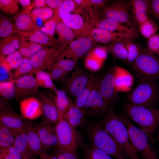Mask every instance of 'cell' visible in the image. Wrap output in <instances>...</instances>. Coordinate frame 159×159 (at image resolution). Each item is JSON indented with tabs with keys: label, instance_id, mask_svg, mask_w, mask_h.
<instances>
[{
	"label": "cell",
	"instance_id": "6da1fadb",
	"mask_svg": "<svg viewBox=\"0 0 159 159\" xmlns=\"http://www.w3.org/2000/svg\"><path fill=\"white\" fill-rule=\"evenodd\" d=\"M105 115L99 123L114 139L127 159H140L132 146L126 126L113 107H108Z\"/></svg>",
	"mask_w": 159,
	"mask_h": 159
},
{
	"label": "cell",
	"instance_id": "7a4b0ae2",
	"mask_svg": "<svg viewBox=\"0 0 159 159\" xmlns=\"http://www.w3.org/2000/svg\"><path fill=\"white\" fill-rule=\"evenodd\" d=\"M83 128L92 145L115 159H127L114 139L99 122L87 121Z\"/></svg>",
	"mask_w": 159,
	"mask_h": 159
},
{
	"label": "cell",
	"instance_id": "3957f363",
	"mask_svg": "<svg viewBox=\"0 0 159 159\" xmlns=\"http://www.w3.org/2000/svg\"><path fill=\"white\" fill-rule=\"evenodd\" d=\"M127 129L130 140L135 151L143 159H158L154 144L155 138L135 126L124 114H118Z\"/></svg>",
	"mask_w": 159,
	"mask_h": 159
},
{
	"label": "cell",
	"instance_id": "277c9868",
	"mask_svg": "<svg viewBox=\"0 0 159 159\" xmlns=\"http://www.w3.org/2000/svg\"><path fill=\"white\" fill-rule=\"evenodd\" d=\"M123 109L126 116L137 123L140 129L153 136L159 125V109L126 102L123 104Z\"/></svg>",
	"mask_w": 159,
	"mask_h": 159
},
{
	"label": "cell",
	"instance_id": "5b68a950",
	"mask_svg": "<svg viewBox=\"0 0 159 159\" xmlns=\"http://www.w3.org/2000/svg\"><path fill=\"white\" fill-rule=\"evenodd\" d=\"M159 98V87L157 81L144 80L127 96L128 103L132 105L155 108Z\"/></svg>",
	"mask_w": 159,
	"mask_h": 159
},
{
	"label": "cell",
	"instance_id": "8992f818",
	"mask_svg": "<svg viewBox=\"0 0 159 159\" xmlns=\"http://www.w3.org/2000/svg\"><path fill=\"white\" fill-rule=\"evenodd\" d=\"M130 65L139 82L144 80L157 81L159 79V57L147 49H143Z\"/></svg>",
	"mask_w": 159,
	"mask_h": 159
},
{
	"label": "cell",
	"instance_id": "52a82bcc",
	"mask_svg": "<svg viewBox=\"0 0 159 159\" xmlns=\"http://www.w3.org/2000/svg\"><path fill=\"white\" fill-rule=\"evenodd\" d=\"M64 48L58 44L51 48L45 47L32 55L29 62L36 74L45 69L49 70L57 62L64 59Z\"/></svg>",
	"mask_w": 159,
	"mask_h": 159
},
{
	"label": "cell",
	"instance_id": "ba28073f",
	"mask_svg": "<svg viewBox=\"0 0 159 159\" xmlns=\"http://www.w3.org/2000/svg\"><path fill=\"white\" fill-rule=\"evenodd\" d=\"M97 18L112 19L130 28H134L129 1L118 0L108 4L100 11Z\"/></svg>",
	"mask_w": 159,
	"mask_h": 159
},
{
	"label": "cell",
	"instance_id": "9c48e42d",
	"mask_svg": "<svg viewBox=\"0 0 159 159\" xmlns=\"http://www.w3.org/2000/svg\"><path fill=\"white\" fill-rule=\"evenodd\" d=\"M55 130L58 142L55 149L76 151L82 145L79 134L64 117L56 123Z\"/></svg>",
	"mask_w": 159,
	"mask_h": 159
},
{
	"label": "cell",
	"instance_id": "30bf717a",
	"mask_svg": "<svg viewBox=\"0 0 159 159\" xmlns=\"http://www.w3.org/2000/svg\"><path fill=\"white\" fill-rule=\"evenodd\" d=\"M95 19L84 14L77 7L61 21L74 32L76 38H78L89 35L95 29Z\"/></svg>",
	"mask_w": 159,
	"mask_h": 159
},
{
	"label": "cell",
	"instance_id": "8fae6325",
	"mask_svg": "<svg viewBox=\"0 0 159 159\" xmlns=\"http://www.w3.org/2000/svg\"><path fill=\"white\" fill-rule=\"evenodd\" d=\"M115 67L106 71L98 82V89L108 107H114L118 102L120 97L115 85Z\"/></svg>",
	"mask_w": 159,
	"mask_h": 159
},
{
	"label": "cell",
	"instance_id": "7c38bea8",
	"mask_svg": "<svg viewBox=\"0 0 159 159\" xmlns=\"http://www.w3.org/2000/svg\"><path fill=\"white\" fill-rule=\"evenodd\" d=\"M98 81L82 109L87 117H102L105 115L108 107L107 103L99 92Z\"/></svg>",
	"mask_w": 159,
	"mask_h": 159
},
{
	"label": "cell",
	"instance_id": "4fadbf2b",
	"mask_svg": "<svg viewBox=\"0 0 159 159\" xmlns=\"http://www.w3.org/2000/svg\"><path fill=\"white\" fill-rule=\"evenodd\" d=\"M26 121L22 115L17 113L11 107L8 101L0 97V124L11 129L21 130Z\"/></svg>",
	"mask_w": 159,
	"mask_h": 159
},
{
	"label": "cell",
	"instance_id": "5bb4252c",
	"mask_svg": "<svg viewBox=\"0 0 159 159\" xmlns=\"http://www.w3.org/2000/svg\"><path fill=\"white\" fill-rule=\"evenodd\" d=\"M90 73L84 69L79 67L74 70L69 77L65 80L64 90L68 95L75 99L87 84Z\"/></svg>",
	"mask_w": 159,
	"mask_h": 159
},
{
	"label": "cell",
	"instance_id": "9a60e30c",
	"mask_svg": "<svg viewBox=\"0 0 159 159\" xmlns=\"http://www.w3.org/2000/svg\"><path fill=\"white\" fill-rule=\"evenodd\" d=\"M95 47V42L88 36L77 38L64 48L65 57L77 61Z\"/></svg>",
	"mask_w": 159,
	"mask_h": 159
},
{
	"label": "cell",
	"instance_id": "2e32d148",
	"mask_svg": "<svg viewBox=\"0 0 159 159\" xmlns=\"http://www.w3.org/2000/svg\"><path fill=\"white\" fill-rule=\"evenodd\" d=\"M15 90V97L21 101L37 93L38 86L33 73L30 72L13 80Z\"/></svg>",
	"mask_w": 159,
	"mask_h": 159
},
{
	"label": "cell",
	"instance_id": "e0dca14e",
	"mask_svg": "<svg viewBox=\"0 0 159 159\" xmlns=\"http://www.w3.org/2000/svg\"><path fill=\"white\" fill-rule=\"evenodd\" d=\"M55 124L42 119L39 123L34 125L46 150L57 146Z\"/></svg>",
	"mask_w": 159,
	"mask_h": 159
},
{
	"label": "cell",
	"instance_id": "ac0fdd59",
	"mask_svg": "<svg viewBox=\"0 0 159 159\" xmlns=\"http://www.w3.org/2000/svg\"><path fill=\"white\" fill-rule=\"evenodd\" d=\"M88 36L95 42L107 45L114 41L127 38L135 39L138 37V33L115 32L100 28H95Z\"/></svg>",
	"mask_w": 159,
	"mask_h": 159
},
{
	"label": "cell",
	"instance_id": "d6986e66",
	"mask_svg": "<svg viewBox=\"0 0 159 159\" xmlns=\"http://www.w3.org/2000/svg\"><path fill=\"white\" fill-rule=\"evenodd\" d=\"M38 96L42 105V119L56 123L63 117V115L47 93L42 92Z\"/></svg>",
	"mask_w": 159,
	"mask_h": 159
},
{
	"label": "cell",
	"instance_id": "ffe728a7",
	"mask_svg": "<svg viewBox=\"0 0 159 159\" xmlns=\"http://www.w3.org/2000/svg\"><path fill=\"white\" fill-rule=\"evenodd\" d=\"M19 102L21 114L25 119H34L42 115V105L39 99L31 97Z\"/></svg>",
	"mask_w": 159,
	"mask_h": 159
},
{
	"label": "cell",
	"instance_id": "44dd1931",
	"mask_svg": "<svg viewBox=\"0 0 159 159\" xmlns=\"http://www.w3.org/2000/svg\"><path fill=\"white\" fill-rule=\"evenodd\" d=\"M129 2L132 21L139 25L150 18L149 0H130Z\"/></svg>",
	"mask_w": 159,
	"mask_h": 159
},
{
	"label": "cell",
	"instance_id": "7402d4cb",
	"mask_svg": "<svg viewBox=\"0 0 159 159\" xmlns=\"http://www.w3.org/2000/svg\"><path fill=\"white\" fill-rule=\"evenodd\" d=\"M23 129L28 136L31 149L34 155L40 156L46 154V150L34 125L26 121Z\"/></svg>",
	"mask_w": 159,
	"mask_h": 159
},
{
	"label": "cell",
	"instance_id": "603a6c76",
	"mask_svg": "<svg viewBox=\"0 0 159 159\" xmlns=\"http://www.w3.org/2000/svg\"><path fill=\"white\" fill-rule=\"evenodd\" d=\"M107 52L102 46L94 47L88 53L85 59L86 68L93 71L99 70L107 57Z\"/></svg>",
	"mask_w": 159,
	"mask_h": 159
},
{
	"label": "cell",
	"instance_id": "cb8c5ba5",
	"mask_svg": "<svg viewBox=\"0 0 159 159\" xmlns=\"http://www.w3.org/2000/svg\"><path fill=\"white\" fill-rule=\"evenodd\" d=\"M95 28H100L115 32L138 33L136 28L128 27L114 20L108 19H95Z\"/></svg>",
	"mask_w": 159,
	"mask_h": 159
},
{
	"label": "cell",
	"instance_id": "d4e9b609",
	"mask_svg": "<svg viewBox=\"0 0 159 159\" xmlns=\"http://www.w3.org/2000/svg\"><path fill=\"white\" fill-rule=\"evenodd\" d=\"M15 32L19 39L18 51L24 58L29 59L34 54L47 46L26 40L14 24Z\"/></svg>",
	"mask_w": 159,
	"mask_h": 159
},
{
	"label": "cell",
	"instance_id": "484cf974",
	"mask_svg": "<svg viewBox=\"0 0 159 159\" xmlns=\"http://www.w3.org/2000/svg\"><path fill=\"white\" fill-rule=\"evenodd\" d=\"M14 19L15 26L21 32L30 33L40 29L25 10L16 13Z\"/></svg>",
	"mask_w": 159,
	"mask_h": 159
},
{
	"label": "cell",
	"instance_id": "4316f807",
	"mask_svg": "<svg viewBox=\"0 0 159 159\" xmlns=\"http://www.w3.org/2000/svg\"><path fill=\"white\" fill-rule=\"evenodd\" d=\"M54 91V93L51 92L47 93L59 110L64 116L67 113L72 106L73 102L64 90L57 88Z\"/></svg>",
	"mask_w": 159,
	"mask_h": 159
},
{
	"label": "cell",
	"instance_id": "83f0119b",
	"mask_svg": "<svg viewBox=\"0 0 159 159\" xmlns=\"http://www.w3.org/2000/svg\"><path fill=\"white\" fill-rule=\"evenodd\" d=\"M13 146L23 159H31L34 156L31 149L28 136L23 129L16 136Z\"/></svg>",
	"mask_w": 159,
	"mask_h": 159
},
{
	"label": "cell",
	"instance_id": "f1b7e54d",
	"mask_svg": "<svg viewBox=\"0 0 159 159\" xmlns=\"http://www.w3.org/2000/svg\"><path fill=\"white\" fill-rule=\"evenodd\" d=\"M63 117L68 123L75 129L78 127L83 128L87 122L84 110L73 105Z\"/></svg>",
	"mask_w": 159,
	"mask_h": 159
},
{
	"label": "cell",
	"instance_id": "f546056e",
	"mask_svg": "<svg viewBox=\"0 0 159 159\" xmlns=\"http://www.w3.org/2000/svg\"><path fill=\"white\" fill-rule=\"evenodd\" d=\"M19 30L27 40L47 47L55 46L58 44V39L48 35L40 29L30 33L24 32Z\"/></svg>",
	"mask_w": 159,
	"mask_h": 159
},
{
	"label": "cell",
	"instance_id": "4dcf8cb0",
	"mask_svg": "<svg viewBox=\"0 0 159 159\" xmlns=\"http://www.w3.org/2000/svg\"><path fill=\"white\" fill-rule=\"evenodd\" d=\"M55 30L59 36L58 44L63 48H66L76 38L74 32L61 21L57 22Z\"/></svg>",
	"mask_w": 159,
	"mask_h": 159
},
{
	"label": "cell",
	"instance_id": "1f68e13d",
	"mask_svg": "<svg viewBox=\"0 0 159 159\" xmlns=\"http://www.w3.org/2000/svg\"><path fill=\"white\" fill-rule=\"evenodd\" d=\"M100 77L97 75L90 73L88 81L80 95L75 99L73 105L82 109L87 100Z\"/></svg>",
	"mask_w": 159,
	"mask_h": 159
},
{
	"label": "cell",
	"instance_id": "d6a6232c",
	"mask_svg": "<svg viewBox=\"0 0 159 159\" xmlns=\"http://www.w3.org/2000/svg\"><path fill=\"white\" fill-rule=\"evenodd\" d=\"M122 40L115 41L102 47L107 52L111 54L114 59L127 62V52Z\"/></svg>",
	"mask_w": 159,
	"mask_h": 159
},
{
	"label": "cell",
	"instance_id": "836d02e7",
	"mask_svg": "<svg viewBox=\"0 0 159 159\" xmlns=\"http://www.w3.org/2000/svg\"><path fill=\"white\" fill-rule=\"evenodd\" d=\"M115 85L116 90H122L123 88L129 89L132 85L131 76L127 71L122 67L115 65Z\"/></svg>",
	"mask_w": 159,
	"mask_h": 159
},
{
	"label": "cell",
	"instance_id": "e575fe53",
	"mask_svg": "<svg viewBox=\"0 0 159 159\" xmlns=\"http://www.w3.org/2000/svg\"><path fill=\"white\" fill-rule=\"evenodd\" d=\"M22 130L11 129L0 124V148L13 146L16 136Z\"/></svg>",
	"mask_w": 159,
	"mask_h": 159
},
{
	"label": "cell",
	"instance_id": "d590c367",
	"mask_svg": "<svg viewBox=\"0 0 159 159\" xmlns=\"http://www.w3.org/2000/svg\"><path fill=\"white\" fill-rule=\"evenodd\" d=\"M19 46V39L17 34L2 38L0 42V55H8L18 49Z\"/></svg>",
	"mask_w": 159,
	"mask_h": 159
},
{
	"label": "cell",
	"instance_id": "8d00e7d4",
	"mask_svg": "<svg viewBox=\"0 0 159 159\" xmlns=\"http://www.w3.org/2000/svg\"><path fill=\"white\" fill-rule=\"evenodd\" d=\"M133 39L127 38L122 40L127 52V62L130 64L135 60L143 50L140 46L133 41Z\"/></svg>",
	"mask_w": 159,
	"mask_h": 159
},
{
	"label": "cell",
	"instance_id": "74e56055",
	"mask_svg": "<svg viewBox=\"0 0 159 159\" xmlns=\"http://www.w3.org/2000/svg\"><path fill=\"white\" fill-rule=\"evenodd\" d=\"M84 148L85 159H114L92 145H86Z\"/></svg>",
	"mask_w": 159,
	"mask_h": 159
},
{
	"label": "cell",
	"instance_id": "f35d334b",
	"mask_svg": "<svg viewBox=\"0 0 159 159\" xmlns=\"http://www.w3.org/2000/svg\"><path fill=\"white\" fill-rule=\"evenodd\" d=\"M35 74V78L39 87L50 89L53 91L57 89L49 73L42 71L37 72Z\"/></svg>",
	"mask_w": 159,
	"mask_h": 159
},
{
	"label": "cell",
	"instance_id": "ab89813d",
	"mask_svg": "<svg viewBox=\"0 0 159 159\" xmlns=\"http://www.w3.org/2000/svg\"><path fill=\"white\" fill-rule=\"evenodd\" d=\"M138 26L141 34L148 39L156 34L159 29L154 21L150 18Z\"/></svg>",
	"mask_w": 159,
	"mask_h": 159
},
{
	"label": "cell",
	"instance_id": "60d3db41",
	"mask_svg": "<svg viewBox=\"0 0 159 159\" xmlns=\"http://www.w3.org/2000/svg\"><path fill=\"white\" fill-rule=\"evenodd\" d=\"M11 20L4 15L0 16V37L2 39L9 37L15 32Z\"/></svg>",
	"mask_w": 159,
	"mask_h": 159
},
{
	"label": "cell",
	"instance_id": "b9f144b4",
	"mask_svg": "<svg viewBox=\"0 0 159 159\" xmlns=\"http://www.w3.org/2000/svg\"><path fill=\"white\" fill-rule=\"evenodd\" d=\"M6 61L5 56H0V82H7L13 81V73Z\"/></svg>",
	"mask_w": 159,
	"mask_h": 159
},
{
	"label": "cell",
	"instance_id": "7bdbcfd3",
	"mask_svg": "<svg viewBox=\"0 0 159 159\" xmlns=\"http://www.w3.org/2000/svg\"><path fill=\"white\" fill-rule=\"evenodd\" d=\"M55 10L50 7H44L35 9L31 11L29 16L34 23L37 18L46 20L51 18L54 15Z\"/></svg>",
	"mask_w": 159,
	"mask_h": 159
},
{
	"label": "cell",
	"instance_id": "ee69618b",
	"mask_svg": "<svg viewBox=\"0 0 159 159\" xmlns=\"http://www.w3.org/2000/svg\"><path fill=\"white\" fill-rule=\"evenodd\" d=\"M77 7L74 0H64L57 9L58 16L61 20L72 13Z\"/></svg>",
	"mask_w": 159,
	"mask_h": 159
},
{
	"label": "cell",
	"instance_id": "f6af8a7d",
	"mask_svg": "<svg viewBox=\"0 0 159 159\" xmlns=\"http://www.w3.org/2000/svg\"><path fill=\"white\" fill-rule=\"evenodd\" d=\"M57 9L55 10L53 16L48 20L46 21L43 26L39 27L40 30L52 37H53L55 32L57 22L61 21L57 14Z\"/></svg>",
	"mask_w": 159,
	"mask_h": 159
},
{
	"label": "cell",
	"instance_id": "bcb514c9",
	"mask_svg": "<svg viewBox=\"0 0 159 159\" xmlns=\"http://www.w3.org/2000/svg\"><path fill=\"white\" fill-rule=\"evenodd\" d=\"M0 95L1 97L8 101L15 96V90L13 80L0 82Z\"/></svg>",
	"mask_w": 159,
	"mask_h": 159
},
{
	"label": "cell",
	"instance_id": "7dc6e473",
	"mask_svg": "<svg viewBox=\"0 0 159 159\" xmlns=\"http://www.w3.org/2000/svg\"><path fill=\"white\" fill-rule=\"evenodd\" d=\"M33 68L30 64L29 59L24 58L22 62L13 72L12 80H14L32 72Z\"/></svg>",
	"mask_w": 159,
	"mask_h": 159
},
{
	"label": "cell",
	"instance_id": "c3c4849f",
	"mask_svg": "<svg viewBox=\"0 0 159 159\" xmlns=\"http://www.w3.org/2000/svg\"><path fill=\"white\" fill-rule=\"evenodd\" d=\"M0 8L6 14H16L19 10V3L17 0H0Z\"/></svg>",
	"mask_w": 159,
	"mask_h": 159
},
{
	"label": "cell",
	"instance_id": "681fc988",
	"mask_svg": "<svg viewBox=\"0 0 159 159\" xmlns=\"http://www.w3.org/2000/svg\"><path fill=\"white\" fill-rule=\"evenodd\" d=\"M0 158L3 159H23L21 155L12 146L0 148Z\"/></svg>",
	"mask_w": 159,
	"mask_h": 159
},
{
	"label": "cell",
	"instance_id": "f907efd6",
	"mask_svg": "<svg viewBox=\"0 0 159 159\" xmlns=\"http://www.w3.org/2000/svg\"><path fill=\"white\" fill-rule=\"evenodd\" d=\"M77 61L71 59L67 58L59 61L54 64L53 66H56L60 68L67 74L69 72L77 67Z\"/></svg>",
	"mask_w": 159,
	"mask_h": 159
},
{
	"label": "cell",
	"instance_id": "816d5d0a",
	"mask_svg": "<svg viewBox=\"0 0 159 159\" xmlns=\"http://www.w3.org/2000/svg\"><path fill=\"white\" fill-rule=\"evenodd\" d=\"M77 7L83 13L92 18H96L90 0H74Z\"/></svg>",
	"mask_w": 159,
	"mask_h": 159
},
{
	"label": "cell",
	"instance_id": "f5cc1de1",
	"mask_svg": "<svg viewBox=\"0 0 159 159\" xmlns=\"http://www.w3.org/2000/svg\"><path fill=\"white\" fill-rule=\"evenodd\" d=\"M5 59L12 69H16L22 62L23 58L18 51H16L8 55Z\"/></svg>",
	"mask_w": 159,
	"mask_h": 159
},
{
	"label": "cell",
	"instance_id": "db71d44e",
	"mask_svg": "<svg viewBox=\"0 0 159 159\" xmlns=\"http://www.w3.org/2000/svg\"><path fill=\"white\" fill-rule=\"evenodd\" d=\"M149 1V18L154 21L159 29V0Z\"/></svg>",
	"mask_w": 159,
	"mask_h": 159
},
{
	"label": "cell",
	"instance_id": "11a10c76",
	"mask_svg": "<svg viewBox=\"0 0 159 159\" xmlns=\"http://www.w3.org/2000/svg\"><path fill=\"white\" fill-rule=\"evenodd\" d=\"M146 45L148 51L159 56V34H155L148 39Z\"/></svg>",
	"mask_w": 159,
	"mask_h": 159
},
{
	"label": "cell",
	"instance_id": "9f6ffc18",
	"mask_svg": "<svg viewBox=\"0 0 159 159\" xmlns=\"http://www.w3.org/2000/svg\"><path fill=\"white\" fill-rule=\"evenodd\" d=\"M52 155L58 159H78L76 151L55 149Z\"/></svg>",
	"mask_w": 159,
	"mask_h": 159
},
{
	"label": "cell",
	"instance_id": "6f0895ef",
	"mask_svg": "<svg viewBox=\"0 0 159 159\" xmlns=\"http://www.w3.org/2000/svg\"><path fill=\"white\" fill-rule=\"evenodd\" d=\"M93 7L94 14L96 18L101 10L110 1L107 0H90Z\"/></svg>",
	"mask_w": 159,
	"mask_h": 159
},
{
	"label": "cell",
	"instance_id": "680465c9",
	"mask_svg": "<svg viewBox=\"0 0 159 159\" xmlns=\"http://www.w3.org/2000/svg\"><path fill=\"white\" fill-rule=\"evenodd\" d=\"M63 0H46V5L50 8L56 10L57 9L61 4Z\"/></svg>",
	"mask_w": 159,
	"mask_h": 159
},
{
	"label": "cell",
	"instance_id": "91938a15",
	"mask_svg": "<svg viewBox=\"0 0 159 159\" xmlns=\"http://www.w3.org/2000/svg\"><path fill=\"white\" fill-rule=\"evenodd\" d=\"M46 4L45 0H34V2L32 5L27 7V9L30 11V10L32 8L35 9L42 7H45L44 6Z\"/></svg>",
	"mask_w": 159,
	"mask_h": 159
},
{
	"label": "cell",
	"instance_id": "94428289",
	"mask_svg": "<svg viewBox=\"0 0 159 159\" xmlns=\"http://www.w3.org/2000/svg\"><path fill=\"white\" fill-rule=\"evenodd\" d=\"M19 3L22 6L27 7L31 4V1L30 0H17Z\"/></svg>",
	"mask_w": 159,
	"mask_h": 159
},
{
	"label": "cell",
	"instance_id": "6125c7cd",
	"mask_svg": "<svg viewBox=\"0 0 159 159\" xmlns=\"http://www.w3.org/2000/svg\"><path fill=\"white\" fill-rule=\"evenodd\" d=\"M40 159H58L56 157L46 153L40 156Z\"/></svg>",
	"mask_w": 159,
	"mask_h": 159
},
{
	"label": "cell",
	"instance_id": "be15d7a7",
	"mask_svg": "<svg viewBox=\"0 0 159 159\" xmlns=\"http://www.w3.org/2000/svg\"><path fill=\"white\" fill-rule=\"evenodd\" d=\"M31 159H37L35 157H34V156Z\"/></svg>",
	"mask_w": 159,
	"mask_h": 159
},
{
	"label": "cell",
	"instance_id": "e7e4bbea",
	"mask_svg": "<svg viewBox=\"0 0 159 159\" xmlns=\"http://www.w3.org/2000/svg\"><path fill=\"white\" fill-rule=\"evenodd\" d=\"M158 140H159V134H158Z\"/></svg>",
	"mask_w": 159,
	"mask_h": 159
},
{
	"label": "cell",
	"instance_id": "03108f58",
	"mask_svg": "<svg viewBox=\"0 0 159 159\" xmlns=\"http://www.w3.org/2000/svg\"><path fill=\"white\" fill-rule=\"evenodd\" d=\"M0 159H3L1 158H0Z\"/></svg>",
	"mask_w": 159,
	"mask_h": 159
},
{
	"label": "cell",
	"instance_id": "003e7915",
	"mask_svg": "<svg viewBox=\"0 0 159 159\" xmlns=\"http://www.w3.org/2000/svg\"></svg>",
	"mask_w": 159,
	"mask_h": 159
}]
</instances>
